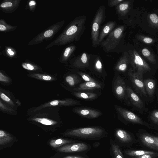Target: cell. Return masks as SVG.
Here are the masks:
<instances>
[{
  "instance_id": "cell-26",
  "label": "cell",
  "mask_w": 158,
  "mask_h": 158,
  "mask_svg": "<svg viewBox=\"0 0 158 158\" xmlns=\"http://www.w3.org/2000/svg\"><path fill=\"white\" fill-rule=\"evenodd\" d=\"M0 110L3 113L10 115H16L18 113L16 110L12 108L1 99H0Z\"/></svg>"
},
{
  "instance_id": "cell-42",
  "label": "cell",
  "mask_w": 158,
  "mask_h": 158,
  "mask_svg": "<svg viewBox=\"0 0 158 158\" xmlns=\"http://www.w3.org/2000/svg\"><path fill=\"white\" fill-rule=\"evenodd\" d=\"M142 54L144 56H148L150 55V52L146 48H144L142 51Z\"/></svg>"
},
{
  "instance_id": "cell-49",
  "label": "cell",
  "mask_w": 158,
  "mask_h": 158,
  "mask_svg": "<svg viewBox=\"0 0 158 158\" xmlns=\"http://www.w3.org/2000/svg\"><path fill=\"white\" fill-rule=\"evenodd\" d=\"M16 104L18 106H21V103L18 99H17Z\"/></svg>"
},
{
  "instance_id": "cell-15",
  "label": "cell",
  "mask_w": 158,
  "mask_h": 158,
  "mask_svg": "<svg viewBox=\"0 0 158 158\" xmlns=\"http://www.w3.org/2000/svg\"><path fill=\"white\" fill-rule=\"evenodd\" d=\"M116 24L115 21H110L107 22L103 26L99 33L98 45H100L104 39L115 28Z\"/></svg>"
},
{
  "instance_id": "cell-4",
  "label": "cell",
  "mask_w": 158,
  "mask_h": 158,
  "mask_svg": "<svg viewBox=\"0 0 158 158\" xmlns=\"http://www.w3.org/2000/svg\"><path fill=\"white\" fill-rule=\"evenodd\" d=\"M106 7L101 5L97 10L92 23L91 38L94 47L98 45V42L99 35V31L102 24L106 18Z\"/></svg>"
},
{
  "instance_id": "cell-20",
  "label": "cell",
  "mask_w": 158,
  "mask_h": 158,
  "mask_svg": "<svg viewBox=\"0 0 158 158\" xmlns=\"http://www.w3.org/2000/svg\"><path fill=\"white\" fill-rule=\"evenodd\" d=\"M27 76L41 81H56L57 78L52 75L47 73H29Z\"/></svg>"
},
{
  "instance_id": "cell-46",
  "label": "cell",
  "mask_w": 158,
  "mask_h": 158,
  "mask_svg": "<svg viewBox=\"0 0 158 158\" xmlns=\"http://www.w3.org/2000/svg\"><path fill=\"white\" fill-rule=\"evenodd\" d=\"M6 29V27L2 24H0V31H5Z\"/></svg>"
},
{
  "instance_id": "cell-30",
  "label": "cell",
  "mask_w": 158,
  "mask_h": 158,
  "mask_svg": "<svg viewBox=\"0 0 158 158\" xmlns=\"http://www.w3.org/2000/svg\"><path fill=\"white\" fill-rule=\"evenodd\" d=\"M129 7V4L127 2H123L116 6V11L118 15H123Z\"/></svg>"
},
{
  "instance_id": "cell-25",
  "label": "cell",
  "mask_w": 158,
  "mask_h": 158,
  "mask_svg": "<svg viewBox=\"0 0 158 158\" xmlns=\"http://www.w3.org/2000/svg\"><path fill=\"white\" fill-rule=\"evenodd\" d=\"M64 80L69 85L73 87L81 81V79L77 75L71 74L66 76L64 78Z\"/></svg>"
},
{
  "instance_id": "cell-22",
  "label": "cell",
  "mask_w": 158,
  "mask_h": 158,
  "mask_svg": "<svg viewBox=\"0 0 158 158\" xmlns=\"http://www.w3.org/2000/svg\"><path fill=\"white\" fill-rule=\"evenodd\" d=\"M143 82L146 92L149 97H152L154 94L156 87L155 81L148 78L144 80Z\"/></svg>"
},
{
  "instance_id": "cell-43",
  "label": "cell",
  "mask_w": 158,
  "mask_h": 158,
  "mask_svg": "<svg viewBox=\"0 0 158 158\" xmlns=\"http://www.w3.org/2000/svg\"><path fill=\"white\" fill-rule=\"evenodd\" d=\"M63 158H85V157L83 156L74 155L66 156Z\"/></svg>"
},
{
  "instance_id": "cell-9",
  "label": "cell",
  "mask_w": 158,
  "mask_h": 158,
  "mask_svg": "<svg viewBox=\"0 0 158 158\" xmlns=\"http://www.w3.org/2000/svg\"><path fill=\"white\" fill-rule=\"evenodd\" d=\"M128 75L135 90L140 94L147 97L143 79L140 78L131 69L129 70Z\"/></svg>"
},
{
  "instance_id": "cell-1",
  "label": "cell",
  "mask_w": 158,
  "mask_h": 158,
  "mask_svg": "<svg viewBox=\"0 0 158 158\" xmlns=\"http://www.w3.org/2000/svg\"><path fill=\"white\" fill-rule=\"evenodd\" d=\"M60 107H47L27 114L29 122L47 127H57L62 123L59 111Z\"/></svg>"
},
{
  "instance_id": "cell-8",
  "label": "cell",
  "mask_w": 158,
  "mask_h": 158,
  "mask_svg": "<svg viewBox=\"0 0 158 158\" xmlns=\"http://www.w3.org/2000/svg\"><path fill=\"white\" fill-rule=\"evenodd\" d=\"M115 109L117 112L126 120L149 127L147 123L133 113L118 106H115Z\"/></svg>"
},
{
  "instance_id": "cell-3",
  "label": "cell",
  "mask_w": 158,
  "mask_h": 158,
  "mask_svg": "<svg viewBox=\"0 0 158 158\" xmlns=\"http://www.w3.org/2000/svg\"><path fill=\"white\" fill-rule=\"evenodd\" d=\"M107 134L102 128L92 126L70 129L63 135L82 139L98 140L105 137Z\"/></svg>"
},
{
  "instance_id": "cell-29",
  "label": "cell",
  "mask_w": 158,
  "mask_h": 158,
  "mask_svg": "<svg viewBox=\"0 0 158 158\" xmlns=\"http://www.w3.org/2000/svg\"><path fill=\"white\" fill-rule=\"evenodd\" d=\"M126 58L125 56L121 57L116 64L114 69L115 70L120 72H124L127 68Z\"/></svg>"
},
{
  "instance_id": "cell-40",
  "label": "cell",
  "mask_w": 158,
  "mask_h": 158,
  "mask_svg": "<svg viewBox=\"0 0 158 158\" xmlns=\"http://www.w3.org/2000/svg\"><path fill=\"white\" fill-rule=\"evenodd\" d=\"M53 33V31L52 30L49 29L45 31L44 33V35L45 37H49L52 36Z\"/></svg>"
},
{
  "instance_id": "cell-27",
  "label": "cell",
  "mask_w": 158,
  "mask_h": 158,
  "mask_svg": "<svg viewBox=\"0 0 158 158\" xmlns=\"http://www.w3.org/2000/svg\"><path fill=\"white\" fill-rule=\"evenodd\" d=\"M93 60V66L94 70L97 72L102 73L103 67L100 57L98 55L92 56Z\"/></svg>"
},
{
  "instance_id": "cell-21",
  "label": "cell",
  "mask_w": 158,
  "mask_h": 158,
  "mask_svg": "<svg viewBox=\"0 0 158 158\" xmlns=\"http://www.w3.org/2000/svg\"><path fill=\"white\" fill-rule=\"evenodd\" d=\"M124 153L127 156L130 158L146 154H158V153L154 152L143 150H125L124 151Z\"/></svg>"
},
{
  "instance_id": "cell-39",
  "label": "cell",
  "mask_w": 158,
  "mask_h": 158,
  "mask_svg": "<svg viewBox=\"0 0 158 158\" xmlns=\"http://www.w3.org/2000/svg\"><path fill=\"white\" fill-rule=\"evenodd\" d=\"M150 19L154 23H158V17L155 14H152L150 15Z\"/></svg>"
},
{
  "instance_id": "cell-6",
  "label": "cell",
  "mask_w": 158,
  "mask_h": 158,
  "mask_svg": "<svg viewBox=\"0 0 158 158\" xmlns=\"http://www.w3.org/2000/svg\"><path fill=\"white\" fill-rule=\"evenodd\" d=\"M81 104L79 101L74 99L69 98L63 100L56 99L49 101L36 107L29 108L27 111V114L40 109L45 107L56 106L61 107L62 106H69Z\"/></svg>"
},
{
  "instance_id": "cell-47",
  "label": "cell",
  "mask_w": 158,
  "mask_h": 158,
  "mask_svg": "<svg viewBox=\"0 0 158 158\" xmlns=\"http://www.w3.org/2000/svg\"><path fill=\"white\" fill-rule=\"evenodd\" d=\"M7 52L10 55H13L14 54L13 52L11 51V49L10 48H8L7 49Z\"/></svg>"
},
{
  "instance_id": "cell-45",
  "label": "cell",
  "mask_w": 158,
  "mask_h": 158,
  "mask_svg": "<svg viewBox=\"0 0 158 158\" xmlns=\"http://www.w3.org/2000/svg\"><path fill=\"white\" fill-rule=\"evenodd\" d=\"M155 143L158 148V137L153 136Z\"/></svg>"
},
{
  "instance_id": "cell-16",
  "label": "cell",
  "mask_w": 158,
  "mask_h": 158,
  "mask_svg": "<svg viewBox=\"0 0 158 158\" xmlns=\"http://www.w3.org/2000/svg\"><path fill=\"white\" fill-rule=\"evenodd\" d=\"M126 93L132 104L138 109L142 108L143 106L142 101L139 96L129 86H127Z\"/></svg>"
},
{
  "instance_id": "cell-17",
  "label": "cell",
  "mask_w": 158,
  "mask_h": 158,
  "mask_svg": "<svg viewBox=\"0 0 158 158\" xmlns=\"http://www.w3.org/2000/svg\"><path fill=\"white\" fill-rule=\"evenodd\" d=\"M139 139L143 144L146 147L153 149L158 151L153 136L147 133L140 134Z\"/></svg>"
},
{
  "instance_id": "cell-33",
  "label": "cell",
  "mask_w": 158,
  "mask_h": 158,
  "mask_svg": "<svg viewBox=\"0 0 158 158\" xmlns=\"http://www.w3.org/2000/svg\"><path fill=\"white\" fill-rule=\"evenodd\" d=\"M11 81L10 77L0 72V81L1 83L6 85H9L11 83Z\"/></svg>"
},
{
  "instance_id": "cell-50",
  "label": "cell",
  "mask_w": 158,
  "mask_h": 158,
  "mask_svg": "<svg viewBox=\"0 0 158 158\" xmlns=\"http://www.w3.org/2000/svg\"></svg>"
},
{
  "instance_id": "cell-31",
  "label": "cell",
  "mask_w": 158,
  "mask_h": 158,
  "mask_svg": "<svg viewBox=\"0 0 158 158\" xmlns=\"http://www.w3.org/2000/svg\"><path fill=\"white\" fill-rule=\"evenodd\" d=\"M77 47L74 45L69 46L66 48L63 54V61L67 60L76 50Z\"/></svg>"
},
{
  "instance_id": "cell-5",
  "label": "cell",
  "mask_w": 158,
  "mask_h": 158,
  "mask_svg": "<svg viewBox=\"0 0 158 158\" xmlns=\"http://www.w3.org/2000/svg\"><path fill=\"white\" fill-rule=\"evenodd\" d=\"M124 30L123 26L116 27L108 35L106 38L100 44L106 52H110L117 47Z\"/></svg>"
},
{
  "instance_id": "cell-12",
  "label": "cell",
  "mask_w": 158,
  "mask_h": 158,
  "mask_svg": "<svg viewBox=\"0 0 158 158\" xmlns=\"http://www.w3.org/2000/svg\"><path fill=\"white\" fill-rule=\"evenodd\" d=\"M126 84L123 79L118 76L115 79L113 85V89L115 95L120 100L125 98L126 95Z\"/></svg>"
},
{
  "instance_id": "cell-23",
  "label": "cell",
  "mask_w": 158,
  "mask_h": 158,
  "mask_svg": "<svg viewBox=\"0 0 158 158\" xmlns=\"http://www.w3.org/2000/svg\"><path fill=\"white\" fill-rule=\"evenodd\" d=\"M72 94L77 98L87 100H94L98 96V94L96 93L89 92H74Z\"/></svg>"
},
{
  "instance_id": "cell-36",
  "label": "cell",
  "mask_w": 158,
  "mask_h": 158,
  "mask_svg": "<svg viewBox=\"0 0 158 158\" xmlns=\"http://www.w3.org/2000/svg\"><path fill=\"white\" fill-rule=\"evenodd\" d=\"M150 118L154 123L158 126V110H154L152 113Z\"/></svg>"
},
{
  "instance_id": "cell-35",
  "label": "cell",
  "mask_w": 158,
  "mask_h": 158,
  "mask_svg": "<svg viewBox=\"0 0 158 158\" xmlns=\"http://www.w3.org/2000/svg\"><path fill=\"white\" fill-rule=\"evenodd\" d=\"M22 66L24 69L30 71H36L39 69L37 66L28 63H23Z\"/></svg>"
},
{
  "instance_id": "cell-41",
  "label": "cell",
  "mask_w": 158,
  "mask_h": 158,
  "mask_svg": "<svg viewBox=\"0 0 158 158\" xmlns=\"http://www.w3.org/2000/svg\"><path fill=\"white\" fill-rule=\"evenodd\" d=\"M12 5V3L10 2H7L2 3L1 5V7L3 8H7L10 7Z\"/></svg>"
},
{
  "instance_id": "cell-38",
  "label": "cell",
  "mask_w": 158,
  "mask_h": 158,
  "mask_svg": "<svg viewBox=\"0 0 158 158\" xmlns=\"http://www.w3.org/2000/svg\"><path fill=\"white\" fill-rule=\"evenodd\" d=\"M158 157V154H146L132 158H156Z\"/></svg>"
},
{
  "instance_id": "cell-48",
  "label": "cell",
  "mask_w": 158,
  "mask_h": 158,
  "mask_svg": "<svg viewBox=\"0 0 158 158\" xmlns=\"http://www.w3.org/2000/svg\"><path fill=\"white\" fill-rule=\"evenodd\" d=\"M35 2L33 0L29 2V4L30 6L34 5L35 4Z\"/></svg>"
},
{
  "instance_id": "cell-2",
  "label": "cell",
  "mask_w": 158,
  "mask_h": 158,
  "mask_svg": "<svg viewBox=\"0 0 158 158\" xmlns=\"http://www.w3.org/2000/svg\"><path fill=\"white\" fill-rule=\"evenodd\" d=\"M86 20L85 15L77 17L73 19L60 37V44L63 45L78 41L85 31Z\"/></svg>"
},
{
  "instance_id": "cell-34",
  "label": "cell",
  "mask_w": 158,
  "mask_h": 158,
  "mask_svg": "<svg viewBox=\"0 0 158 158\" xmlns=\"http://www.w3.org/2000/svg\"><path fill=\"white\" fill-rule=\"evenodd\" d=\"M77 73L86 82H96L97 81L88 75L82 72H78Z\"/></svg>"
},
{
  "instance_id": "cell-24",
  "label": "cell",
  "mask_w": 158,
  "mask_h": 158,
  "mask_svg": "<svg viewBox=\"0 0 158 158\" xmlns=\"http://www.w3.org/2000/svg\"><path fill=\"white\" fill-rule=\"evenodd\" d=\"M76 142L77 141L75 140L60 138L51 140L49 142V144L51 147L54 148H56L61 147L66 144Z\"/></svg>"
},
{
  "instance_id": "cell-32",
  "label": "cell",
  "mask_w": 158,
  "mask_h": 158,
  "mask_svg": "<svg viewBox=\"0 0 158 158\" xmlns=\"http://www.w3.org/2000/svg\"><path fill=\"white\" fill-rule=\"evenodd\" d=\"M134 63L136 65V67L140 68L141 74L143 76L144 72L141 68L144 67V64L141 58L139 56H135L134 60Z\"/></svg>"
},
{
  "instance_id": "cell-28",
  "label": "cell",
  "mask_w": 158,
  "mask_h": 158,
  "mask_svg": "<svg viewBox=\"0 0 158 158\" xmlns=\"http://www.w3.org/2000/svg\"><path fill=\"white\" fill-rule=\"evenodd\" d=\"M13 138L11 135L5 131L0 130V145H5L12 141Z\"/></svg>"
},
{
  "instance_id": "cell-19",
  "label": "cell",
  "mask_w": 158,
  "mask_h": 158,
  "mask_svg": "<svg viewBox=\"0 0 158 158\" xmlns=\"http://www.w3.org/2000/svg\"><path fill=\"white\" fill-rule=\"evenodd\" d=\"M110 152L112 158H125L119 145L115 141L110 140Z\"/></svg>"
},
{
  "instance_id": "cell-37",
  "label": "cell",
  "mask_w": 158,
  "mask_h": 158,
  "mask_svg": "<svg viewBox=\"0 0 158 158\" xmlns=\"http://www.w3.org/2000/svg\"><path fill=\"white\" fill-rule=\"evenodd\" d=\"M124 1V0H109L108 1V5L109 7L116 6Z\"/></svg>"
},
{
  "instance_id": "cell-18",
  "label": "cell",
  "mask_w": 158,
  "mask_h": 158,
  "mask_svg": "<svg viewBox=\"0 0 158 158\" xmlns=\"http://www.w3.org/2000/svg\"><path fill=\"white\" fill-rule=\"evenodd\" d=\"M101 85L96 82H85L82 83L77 88L73 89V90L77 91L85 90H90L101 88Z\"/></svg>"
},
{
  "instance_id": "cell-14",
  "label": "cell",
  "mask_w": 158,
  "mask_h": 158,
  "mask_svg": "<svg viewBox=\"0 0 158 158\" xmlns=\"http://www.w3.org/2000/svg\"><path fill=\"white\" fill-rule=\"evenodd\" d=\"M12 95L9 91L0 88V99L14 109L17 110L18 107L16 104L17 99L13 97Z\"/></svg>"
},
{
  "instance_id": "cell-10",
  "label": "cell",
  "mask_w": 158,
  "mask_h": 158,
  "mask_svg": "<svg viewBox=\"0 0 158 158\" xmlns=\"http://www.w3.org/2000/svg\"><path fill=\"white\" fill-rule=\"evenodd\" d=\"M114 136L116 142L120 145H126L131 143L133 141L132 135L123 129L118 128L115 130Z\"/></svg>"
},
{
  "instance_id": "cell-7",
  "label": "cell",
  "mask_w": 158,
  "mask_h": 158,
  "mask_svg": "<svg viewBox=\"0 0 158 158\" xmlns=\"http://www.w3.org/2000/svg\"><path fill=\"white\" fill-rule=\"evenodd\" d=\"M90 149V146L86 143L76 142L64 145L59 147L57 150L62 152L75 153L84 152Z\"/></svg>"
},
{
  "instance_id": "cell-13",
  "label": "cell",
  "mask_w": 158,
  "mask_h": 158,
  "mask_svg": "<svg viewBox=\"0 0 158 158\" xmlns=\"http://www.w3.org/2000/svg\"><path fill=\"white\" fill-rule=\"evenodd\" d=\"M91 55L86 52H82L75 58L73 63V67L77 68H85L89 67Z\"/></svg>"
},
{
  "instance_id": "cell-44",
  "label": "cell",
  "mask_w": 158,
  "mask_h": 158,
  "mask_svg": "<svg viewBox=\"0 0 158 158\" xmlns=\"http://www.w3.org/2000/svg\"><path fill=\"white\" fill-rule=\"evenodd\" d=\"M143 41L147 43H151L152 41V39L148 38L145 37L143 40Z\"/></svg>"
},
{
  "instance_id": "cell-11",
  "label": "cell",
  "mask_w": 158,
  "mask_h": 158,
  "mask_svg": "<svg viewBox=\"0 0 158 158\" xmlns=\"http://www.w3.org/2000/svg\"><path fill=\"white\" fill-rule=\"evenodd\" d=\"M73 111L81 116L89 118H96L102 114L98 110L84 107L75 108L73 109Z\"/></svg>"
}]
</instances>
